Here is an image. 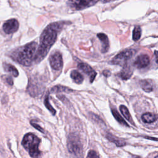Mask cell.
<instances>
[{"label": "cell", "mask_w": 158, "mask_h": 158, "mask_svg": "<svg viewBox=\"0 0 158 158\" xmlns=\"http://www.w3.org/2000/svg\"><path fill=\"white\" fill-rule=\"evenodd\" d=\"M63 23L54 22L48 25L42 32L40 38V45L36 51L33 61L40 62L48 54L49 49L57 40V34L62 28Z\"/></svg>", "instance_id": "obj_1"}, {"label": "cell", "mask_w": 158, "mask_h": 158, "mask_svg": "<svg viewBox=\"0 0 158 158\" xmlns=\"http://www.w3.org/2000/svg\"><path fill=\"white\" fill-rule=\"evenodd\" d=\"M36 48V42L32 41L15 49L10 56L13 60L20 64L24 66H30L33 61Z\"/></svg>", "instance_id": "obj_2"}, {"label": "cell", "mask_w": 158, "mask_h": 158, "mask_svg": "<svg viewBox=\"0 0 158 158\" xmlns=\"http://www.w3.org/2000/svg\"><path fill=\"white\" fill-rule=\"evenodd\" d=\"M40 142L41 139L37 136L32 133H28L23 136L22 144L31 157L38 158L40 156L39 149Z\"/></svg>", "instance_id": "obj_3"}, {"label": "cell", "mask_w": 158, "mask_h": 158, "mask_svg": "<svg viewBox=\"0 0 158 158\" xmlns=\"http://www.w3.org/2000/svg\"><path fill=\"white\" fill-rule=\"evenodd\" d=\"M135 51L132 49H125L117 54L111 60V63L114 65L123 66L135 54Z\"/></svg>", "instance_id": "obj_4"}, {"label": "cell", "mask_w": 158, "mask_h": 158, "mask_svg": "<svg viewBox=\"0 0 158 158\" xmlns=\"http://www.w3.org/2000/svg\"><path fill=\"white\" fill-rule=\"evenodd\" d=\"M69 151L75 155H79L82 151V145L78 136L75 134L70 135L67 141Z\"/></svg>", "instance_id": "obj_5"}, {"label": "cell", "mask_w": 158, "mask_h": 158, "mask_svg": "<svg viewBox=\"0 0 158 158\" xmlns=\"http://www.w3.org/2000/svg\"><path fill=\"white\" fill-rule=\"evenodd\" d=\"M69 6L77 10H81L96 4L99 0H67Z\"/></svg>", "instance_id": "obj_6"}, {"label": "cell", "mask_w": 158, "mask_h": 158, "mask_svg": "<svg viewBox=\"0 0 158 158\" xmlns=\"http://www.w3.org/2000/svg\"><path fill=\"white\" fill-rule=\"evenodd\" d=\"M49 63L51 67L55 70H59L63 66V60L61 53L58 51H53L50 55Z\"/></svg>", "instance_id": "obj_7"}, {"label": "cell", "mask_w": 158, "mask_h": 158, "mask_svg": "<svg viewBox=\"0 0 158 158\" xmlns=\"http://www.w3.org/2000/svg\"><path fill=\"white\" fill-rule=\"evenodd\" d=\"M19 23L15 19H11L6 21L2 25V30L6 34H12L17 31Z\"/></svg>", "instance_id": "obj_8"}, {"label": "cell", "mask_w": 158, "mask_h": 158, "mask_svg": "<svg viewBox=\"0 0 158 158\" xmlns=\"http://www.w3.org/2000/svg\"><path fill=\"white\" fill-rule=\"evenodd\" d=\"M150 63L149 56L145 54H142L136 57L133 65L138 69H143L149 65Z\"/></svg>", "instance_id": "obj_9"}, {"label": "cell", "mask_w": 158, "mask_h": 158, "mask_svg": "<svg viewBox=\"0 0 158 158\" xmlns=\"http://www.w3.org/2000/svg\"><path fill=\"white\" fill-rule=\"evenodd\" d=\"M43 86L40 83H38L35 80H30L29 81L27 90L28 93L33 97H36V96L39 95L40 93L43 92Z\"/></svg>", "instance_id": "obj_10"}, {"label": "cell", "mask_w": 158, "mask_h": 158, "mask_svg": "<svg viewBox=\"0 0 158 158\" xmlns=\"http://www.w3.org/2000/svg\"><path fill=\"white\" fill-rule=\"evenodd\" d=\"M78 68L89 77L91 83L93 81L96 76V72L93 69V68L90 65L86 63L80 62L78 64Z\"/></svg>", "instance_id": "obj_11"}, {"label": "cell", "mask_w": 158, "mask_h": 158, "mask_svg": "<svg viewBox=\"0 0 158 158\" xmlns=\"http://www.w3.org/2000/svg\"><path fill=\"white\" fill-rule=\"evenodd\" d=\"M97 36L101 43V52L102 53L107 52L109 48V41L107 36L104 33H100L97 35Z\"/></svg>", "instance_id": "obj_12"}, {"label": "cell", "mask_w": 158, "mask_h": 158, "mask_svg": "<svg viewBox=\"0 0 158 158\" xmlns=\"http://www.w3.org/2000/svg\"><path fill=\"white\" fill-rule=\"evenodd\" d=\"M105 137L110 142L114 143L117 146H119V147H121V146H123L126 144V142L118 138V137H116L115 136L113 135L112 134L110 133L109 132H107L106 134H105Z\"/></svg>", "instance_id": "obj_13"}, {"label": "cell", "mask_w": 158, "mask_h": 158, "mask_svg": "<svg viewBox=\"0 0 158 158\" xmlns=\"http://www.w3.org/2000/svg\"><path fill=\"white\" fill-rule=\"evenodd\" d=\"M133 74V70L130 66H128L127 64L123 65L122 70L118 74V76L123 80H128L131 77Z\"/></svg>", "instance_id": "obj_14"}, {"label": "cell", "mask_w": 158, "mask_h": 158, "mask_svg": "<svg viewBox=\"0 0 158 158\" xmlns=\"http://www.w3.org/2000/svg\"><path fill=\"white\" fill-rule=\"evenodd\" d=\"M140 86L141 88L147 93H150L154 89L153 81L151 80H149V79L141 80L140 82Z\"/></svg>", "instance_id": "obj_15"}, {"label": "cell", "mask_w": 158, "mask_h": 158, "mask_svg": "<svg viewBox=\"0 0 158 158\" xmlns=\"http://www.w3.org/2000/svg\"><path fill=\"white\" fill-rule=\"evenodd\" d=\"M70 77L73 80V81L77 84L81 83L84 80L83 76L78 70H72L71 72Z\"/></svg>", "instance_id": "obj_16"}, {"label": "cell", "mask_w": 158, "mask_h": 158, "mask_svg": "<svg viewBox=\"0 0 158 158\" xmlns=\"http://www.w3.org/2000/svg\"><path fill=\"white\" fill-rule=\"evenodd\" d=\"M142 120L146 123H151L156 121L157 120V116L156 115L150 113V112H146L142 115L141 116Z\"/></svg>", "instance_id": "obj_17"}, {"label": "cell", "mask_w": 158, "mask_h": 158, "mask_svg": "<svg viewBox=\"0 0 158 158\" xmlns=\"http://www.w3.org/2000/svg\"><path fill=\"white\" fill-rule=\"evenodd\" d=\"M3 67L5 71L11 74L14 77H17L19 75V72L17 69L12 65L10 64H6L4 63L3 64Z\"/></svg>", "instance_id": "obj_18"}, {"label": "cell", "mask_w": 158, "mask_h": 158, "mask_svg": "<svg viewBox=\"0 0 158 158\" xmlns=\"http://www.w3.org/2000/svg\"><path fill=\"white\" fill-rule=\"evenodd\" d=\"M112 111V114L114 116V117L115 118V119L121 125L125 126V127H129L128 124L126 122V121H125V120L122 117V116L120 115V114L118 112V111L117 110V109H111Z\"/></svg>", "instance_id": "obj_19"}, {"label": "cell", "mask_w": 158, "mask_h": 158, "mask_svg": "<svg viewBox=\"0 0 158 158\" xmlns=\"http://www.w3.org/2000/svg\"><path fill=\"white\" fill-rule=\"evenodd\" d=\"M73 90L69 88L66 86H64L62 85H56L52 87L51 89V93H59V92H65V93H70L72 92Z\"/></svg>", "instance_id": "obj_20"}, {"label": "cell", "mask_w": 158, "mask_h": 158, "mask_svg": "<svg viewBox=\"0 0 158 158\" xmlns=\"http://www.w3.org/2000/svg\"><path fill=\"white\" fill-rule=\"evenodd\" d=\"M120 110L121 112V113L122 114V115L124 116V117L130 122H131L132 124H133V122H132V118L131 116L130 115V113L128 110V109H127V107L123 105H121L120 106Z\"/></svg>", "instance_id": "obj_21"}, {"label": "cell", "mask_w": 158, "mask_h": 158, "mask_svg": "<svg viewBox=\"0 0 158 158\" xmlns=\"http://www.w3.org/2000/svg\"><path fill=\"white\" fill-rule=\"evenodd\" d=\"M141 36V28L139 26H136L133 30L132 38L135 41H138Z\"/></svg>", "instance_id": "obj_22"}, {"label": "cell", "mask_w": 158, "mask_h": 158, "mask_svg": "<svg viewBox=\"0 0 158 158\" xmlns=\"http://www.w3.org/2000/svg\"><path fill=\"white\" fill-rule=\"evenodd\" d=\"M44 104L45 105V106L46 107V108L51 112V114L52 115H55L56 113V110L52 107V106L50 104L49 102V97L48 95H46V97L44 99Z\"/></svg>", "instance_id": "obj_23"}, {"label": "cell", "mask_w": 158, "mask_h": 158, "mask_svg": "<svg viewBox=\"0 0 158 158\" xmlns=\"http://www.w3.org/2000/svg\"><path fill=\"white\" fill-rule=\"evenodd\" d=\"M2 79L4 82H6L9 85H13V80L10 77L7 76V75H4V76H2Z\"/></svg>", "instance_id": "obj_24"}, {"label": "cell", "mask_w": 158, "mask_h": 158, "mask_svg": "<svg viewBox=\"0 0 158 158\" xmlns=\"http://www.w3.org/2000/svg\"><path fill=\"white\" fill-rule=\"evenodd\" d=\"M86 158H99L97 152L94 150H90L87 154Z\"/></svg>", "instance_id": "obj_25"}, {"label": "cell", "mask_w": 158, "mask_h": 158, "mask_svg": "<svg viewBox=\"0 0 158 158\" xmlns=\"http://www.w3.org/2000/svg\"><path fill=\"white\" fill-rule=\"evenodd\" d=\"M30 123H31V125L34 128H35L36 130H38V131H40L41 132V133H44L43 129L39 125H38L37 123H36L35 122H34L33 120H31V121L30 122Z\"/></svg>", "instance_id": "obj_26"}, {"label": "cell", "mask_w": 158, "mask_h": 158, "mask_svg": "<svg viewBox=\"0 0 158 158\" xmlns=\"http://www.w3.org/2000/svg\"><path fill=\"white\" fill-rule=\"evenodd\" d=\"M103 74H104L106 77H109V76L110 75V72L108 71V70H104V71L103 72Z\"/></svg>", "instance_id": "obj_27"}, {"label": "cell", "mask_w": 158, "mask_h": 158, "mask_svg": "<svg viewBox=\"0 0 158 158\" xmlns=\"http://www.w3.org/2000/svg\"><path fill=\"white\" fill-rule=\"evenodd\" d=\"M154 158H158V156H156L154 157Z\"/></svg>", "instance_id": "obj_28"}, {"label": "cell", "mask_w": 158, "mask_h": 158, "mask_svg": "<svg viewBox=\"0 0 158 158\" xmlns=\"http://www.w3.org/2000/svg\"><path fill=\"white\" fill-rule=\"evenodd\" d=\"M136 158H140V157H136Z\"/></svg>", "instance_id": "obj_29"}]
</instances>
